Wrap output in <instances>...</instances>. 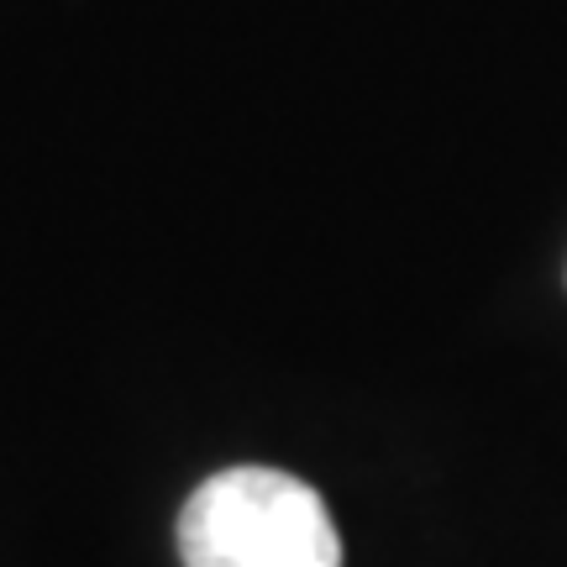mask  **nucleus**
<instances>
[{"label": "nucleus", "mask_w": 567, "mask_h": 567, "mask_svg": "<svg viewBox=\"0 0 567 567\" xmlns=\"http://www.w3.org/2000/svg\"><path fill=\"white\" fill-rule=\"evenodd\" d=\"M184 567H342V536L316 488L279 467H226L179 509Z\"/></svg>", "instance_id": "f257e3e1"}]
</instances>
